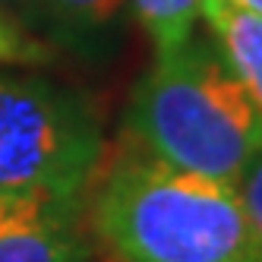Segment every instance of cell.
Returning a JSON list of instances; mask_svg holds the SVG:
<instances>
[{
    "instance_id": "cell-1",
    "label": "cell",
    "mask_w": 262,
    "mask_h": 262,
    "mask_svg": "<svg viewBox=\"0 0 262 262\" xmlns=\"http://www.w3.org/2000/svg\"><path fill=\"white\" fill-rule=\"evenodd\" d=\"M85 224L114 262H262L234 183L180 171L126 139L89 183Z\"/></svg>"
},
{
    "instance_id": "cell-2",
    "label": "cell",
    "mask_w": 262,
    "mask_h": 262,
    "mask_svg": "<svg viewBox=\"0 0 262 262\" xmlns=\"http://www.w3.org/2000/svg\"><path fill=\"white\" fill-rule=\"evenodd\" d=\"M123 139L164 164L234 183L262 145V117L209 38H193L133 85Z\"/></svg>"
},
{
    "instance_id": "cell-3",
    "label": "cell",
    "mask_w": 262,
    "mask_h": 262,
    "mask_svg": "<svg viewBox=\"0 0 262 262\" xmlns=\"http://www.w3.org/2000/svg\"><path fill=\"white\" fill-rule=\"evenodd\" d=\"M104 158L98 111L35 73H0V196H85Z\"/></svg>"
},
{
    "instance_id": "cell-4",
    "label": "cell",
    "mask_w": 262,
    "mask_h": 262,
    "mask_svg": "<svg viewBox=\"0 0 262 262\" xmlns=\"http://www.w3.org/2000/svg\"><path fill=\"white\" fill-rule=\"evenodd\" d=\"M85 196H0V262H92Z\"/></svg>"
},
{
    "instance_id": "cell-5",
    "label": "cell",
    "mask_w": 262,
    "mask_h": 262,
    "mask_svg": "<svg viewBox=\"0 0 262 262\" xmlns=\"http://www.w3.org/2000/svg\"><path fill=\"white\" fill-rule=\"evenodd\" d=\"M199 19L262 117V16L234 0H199Z\"/></svg>"
},
{
    "instance_id": "cell-6",
    "label": "cell",
    "mask_w": 262,
    "mask_h": 262,
    "mask_svg": "<svg viewBox=\"0 0 262 262\" xmlns=\"http://www.w3.org/2000/svg\"><path fill=\"white\" fill-rule=\"evenodd\" d=\"M126 0H32L38 26L60 48L89 57L107 45Z\"/></svg>"
},
{
    "instance_id": "cell-7",
    "label": "cell",
    "mask_w": 262,
    "mask_h": 262,
    "mask_svg": "<svg viewBox=\"0 0 262 262\" xmlns=\"http://www.w3.org/2000/svg\"><path fill=\"white\" fill-rule=\"evenodd\" d=\"M133 10L155 54H171L196 35L199 0H133Z\"/></svg>"
},
{
    "instance_id": "cell-8",
    "label": "cell",
    "mask_w": 262,
    "mask_h": 262,
    "mask_svg": "<svg viewBox=\"0 0 262 262\" xmlns=\"http://www.w3.org/2000/svg\"><path fill=\"white\" fill-rule=\"evenodd\" d=\"M48 57H51V51L41 41H35L23 26L0 16V63L32 67V63H45Z\"/></svg>"
},
{
    "instance_id": "cell-9",
    "label": "cell",
    "mask_w": 262,
    "mask_h": 262,
    "mask_svg": "<svg viewBox=\"0 0 262 262\" xmlns=\"http://www.w3.org/2000/svg\"><path fill=\"white\" fill-rule=\"evenodd\" d=\"M234 190L243 202V209H247L256 234L262 237V145L253 152V158L243 164V171L234 180Z\"/></svg>"
},
{
    "instance_id": "cell-10",
    "label": "cell",
    "mask_w": 262,
    "mask_h": 262,
    "mask_svg": "<svg viewBox=\"0 0 262 262\" xmlns=\"http://www.w3.org/2000/svg\"><path fill=\"white\" fill-rule=\"evenodd\" d=\"M234 4H240V7H247L250 13H256V16H262V0H234Z\"/></svg>"
}]
</instances>
